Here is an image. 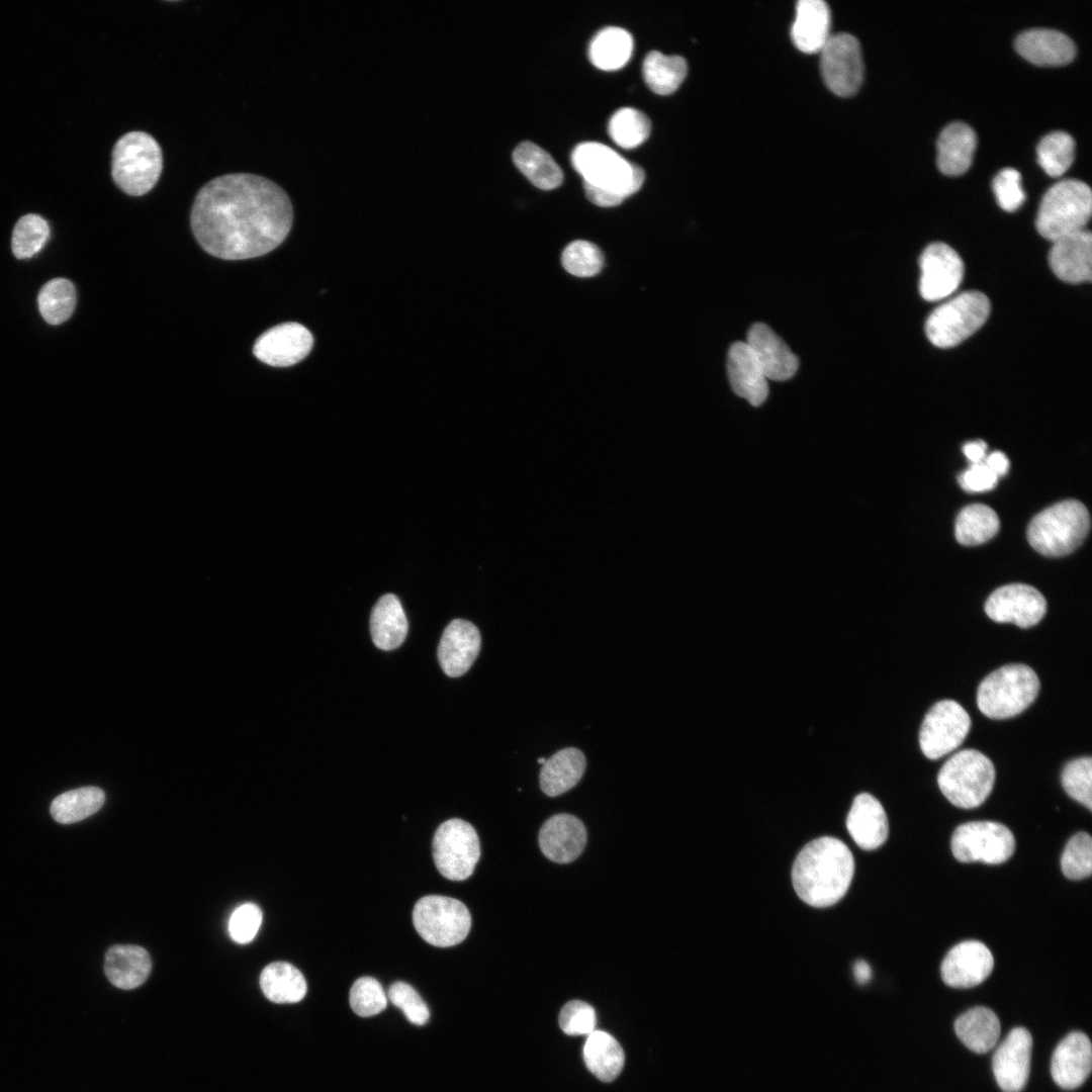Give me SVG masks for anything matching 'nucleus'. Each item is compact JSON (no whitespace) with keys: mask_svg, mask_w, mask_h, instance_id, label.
I'll use <instances>...</instances> for the list:
<instances>
[{"mask_svg":"<svg viewBox=\"0 0 1092 1092\" xmlns=\"http://www.w3.org/2000/svg\"><path fill=\"white\" fill-rule=\"evenodd\" d=\"M291 201L273 181L250 173L216 177L195 196L190 225L200 247L225 260L263 256L290 232Z\"/></svg>","mask_w":1092,"mask_h":1092,"instance_id":"obj_1","label":"nucleus"},{"mask_svg":"<svg viewBox=\"0 0 1092 1092\" xmlns=\"http://www.w3.org/2000/svg\"><path fill=\"white\" fill-rule=\"evenodd\" d=\"M854 859L847 845L831 836L812 840L798 853L792 870L797 895L808 905L827 907L847 892Z\"/></svg>","mask_w":1092,"mask_h":1092,"instance_id":"obj_2","label":"nucleus"},{"mask_svg":"<svg viewBox=\"0 0 1092 1092\" xmlns=\"http://www.w3.org/2000/svg\"><path fill=\"white\" fill-rule=\"evenodd\" d=\"M574 169L582 176L587 198L602 207L621 204L637 192L645 179L644 170L599 142H583L571 154Z\"/></svg>","mask_w":1092,"mask_h":1092,"instance_id":"obj_3","label":"nucleus"},{"mask_svg":"<svg viewBox=\"0 0 1092 1092\" xmlns=\"http://www.w3.org/2000/svg\"><path fill=\"white\" fill-rule=\"evenodd\" d=\"M1090 529V515L1079 500L1066 499L1038 513L1029 523L1027 539L1044 556L1060 557L1076 550Z\"/></svg>","mask_w":1092,"mask_h":1092,"instance_id":"obj_4","label":"nucleus"},{"mask_svg":"<svg viewBox=\"0 0 1092 1092\" xmlns=\"http://www.w3.org/2000/svg\"><path fill=\"white\" fill-rule=\"evenodd\" d=\"M163 169L160 145L148 132L133 130L120 136L112 151L111 175L124 193L141 196L151 191Z\"/></svg>","mask_w":1092,"mask_h":1092,"instance_id":"obj_5","label":"nucleus"},{"mask_svg":"<svg viewBox=\"0 0 1092 1092\" xmlns=\"http://www.w3.org/2000/svg\"><path fill=\"white\" fill-rule=\"evenodd\" d=\"M1038 691L1039 679L1031 667L1021 663L1006 664L981 681L977 705L991 719H1007L1028 708Z\"/></svg>","mask_w":1092,"mask_h":1092,"instance_id":"obj_6","label":"nucleus"},{"mask_svg":"<svg viewBox=\"0 0 1092 1092\" xmlns=\"http://www.w3.org/2000/svg\"><path fill=\"white\" fill-rule=\"evenodd\" d=\"M1091 209V189L1085 182L1073 178L1060 180L1041 198L1036 229L1043 238L1054 242L1085 230Z\"/></svg>","mask_w":1092,"mask_h":1092,"instance_id":"obj_7","label":"nucleus"},{"mask_svg":"<svg viewBox=\"0 0 1092 1092\" xmlns=\"http://www.w3.org/2000/svg\"><path fill=\"white\" fill-rule=\"evenodd\" d=\"M995 767L981 751L964 749L941 766L937 783L941 793L954 806L973 809L989 797L995 783Z\"/></svg>","mask_w":1092,"mask_h":1092,"instance_id":"obj_8","label":"nucleus"},{"mask_svg":"<svg viewBox=\"0 0 1092 1092\" xmlns=\"http://www.w3.org/2000/svg\"><path fill=\"white\" fill-rule=\"evenodd\" d=\"M990 309L984 293L976 290L960 293L930 313L925 323L926 336L936 347L957 346L984 325Z\"/></svg>","mask_w":1092,"mask_h":1092,"instance_id":"obj_9","label":"nucleus"},{"mask_svg":"<svg viewBox=\"0 0 1092 1092\" xmlns=\"http://www.w3.org/2000/svg\"><path fill=\"white\" fill-rule=\"evenodd\" d=\"M413 923L425 941L434 946L448 947L465 939L471 927V916L461 901L429 895L416 903Z\"/></svg>","mask_w":1092,"mask_h":1092,"instance_id":"obj_10","label":"nucleus"},{"mask_svg":"<svg viewBox=\"0 0 1092 1092\" xmlns=\"http://www.w3.org/2000/svg\"><path fill=\"white\" fill-rule=\"evenodd\" d=\"M434 862L439 873L451 881L469 878L480 856L479 838L468 822L453 818L443 822L432 841Z\"/></svg>","mask_w":1092,"mask_h":1092,"instance_id":"obj_11","label":"nucleus"},{"mask_svg":"<svg viewBox=\"0 0 1092 1092\" xmlns=\"http://www.w3.org/2000/svg\"><path fill=\"white\" fill-rule=\"evenodd\" d=\"M1015 849L1012 832L994 821H974L957 827L951 837L953 856L962 862L982 861L999 864Z\"/></svg>","mask_w":1092,"mask_h":1092,"instance_id":"obj_12","label":"nucleus"},{"mask_svg":"<svg viewBox=\"0 0 1092 1092\" xmlns=\"http://www.w3.org/2000/svg\"><path fill=\"white\" fill-rule=\"evenodd\" d=\"M824 83L837 96L853 95L863 79V62L858 39L845 32L831 34L820 51Z\"/></svg>","mask_w":1092,"mask_h":1092,"instance_id":"obj_13","label":"nucleus"},{"mask_svg":"<svg viewBox=\"0 0 1092 1092\" xmlns=\"http://www.w3.org/2000/svg\"><path fill=\"white\" fill-rule=\"evenodd\" d=\"M971 718L956 701L942 700L926 713L919 731V745L929 759H937L958 748L971 729Z\"/></svg>","mask_w":1092,"mask_h":1092,"instance_id":"obj_14","label":"nucleus"},{"mask_svg":"<svg viewBox=\"0 0 1092 1092\" xmlns=\"http://www.w3.org/2000/svg\"><path fill=\"white\" fill-rule=\"evenodd\" d=\"M985 612L997 623H1013L1020 628H1029L1043 618L1046 601L1031 585L1011 583L998 587L989 596Z\"/></svg>","mask_w":1092,"mask_h":1092,"instance_id":"obj_15","label":"nucleus"},{"mask_svg":"<svg viewBox=\"0 0 1092 1092\" xmlns=\"http://www.w3.org/2000/svg\"><path fill=\"white\" fill-rule=\"evenodd\" d=\"M921 270L920 295L927 301H937L951 295L964 277L960 255L944 243L928 245L919 259Z\"/></svg>","mask_w":1092,"mask_h":1092,"instance_id":"obj_16","label":"nucleus"},{"mask_svg":"<svg viewBox=\"0 0 1092 1092\" xmlns=\"http://www.w3.org/2000/svg\"><path fill=\"white\" fill-rule=\"evenodd\" d=\"M313 337L301 324L284 323L264 332L255 342L254 355L274 367H288L302 361L311 351Z\"/></svg>","mask_w":1092,"mask_h":1092,"instance_id":"obj_17","label":"nucleus"},{"mask_svg":"<svg viewBox=\"0 0 1092 1092\" xmlns=\"http://www.w3.org/2000/svg\"><path fill=\"white\" fill-rule=\"evenodd\" d=\"M1032 1037L1024 1027L1013 1028L996 1049L992 1067L998 1086L1004 1092H1021L1030 1070Z\"/></svg>","mask_w":1092,"mask_h":1092,"instance_id":"obj_18","label":"nucleus"},{"mask_svg":"<svg viewBox=\"0 0 1092 1092\" xmlns=\"http://www.w3.org/2000/svg\"><path fill=\"white\" fill-rule=\"evenodd\" d=\"M993 968L994 958L986 944L978 940H965L946 953L940 973L949 987L972 988L985 981Z\"/></svg>","mask_w":1092,"mask_h":1092,"instance_id":"obj_19","label":"nucleus"},{"mask_svg":"<svg viewBox=\"0 0 1092 1092\" xmlns=\"http://www.w3.org/2000/svg\"><path fill=\"white\" fill-rule=\"evenodd\" d=\"M1049 264L1055 275L1068 283L1090 282L1092 277V236L1082 230L1053 242Z\"/></svg>","mask_w":1092,"mask_h":1092,"instance_id":"obj_20","label":"nucleus"},{"mask_svg":"<svg viewBox=\"0 0 1092 1092\" xmlns=\"http://www.w3.org/2000/svg\"><path fill=\"white\" fill-rule=\"evenodd\" d=\"M481 637L477 627L463 619L451 621L443 631L438 646V659L443 671L451 677L464 674L479 653Z\"/></svg>","mask_w":1092,"mask_h":1092,"instance_id":"obj_21","label":"nucleus"},{"mask_svg":"<svg viewBox=\"0 0 1092 1092\" xmlns=\"http://www.w3.org/2000/svg\"><path fill=\"white\" fill-rule=\"evenodd\" d=\"M1092 1069V1046L1088 1036L1080 1031L1066 1035L1054 1051L1051 1074L1058 1086L1072 1090L1081 1086Z\"/></svg>","mask_w":1092,"mask_h":1092,"instance_id":"obj_22","label":"nucleus"},{"mask_svg":"<svg viewBox=\"0 0 1092 1092\" xmlns=\"http://www.w3.org/2000/svg\"><path fill=\"white\" fill-rule=\"evenodd\" d=\"M745 343L753 352L767 380H788L796 374L799 367L798 357L765 324H753Z\"/></svg>","mask_w":1092,"mask_h":1092,"instance_id":"obj_23","label":"nucleus"},{"mask_svg":"<svg viewBox=\"0 0 1092 1092\" xmlns=\"http://www.w3.org/2000/svg\"><path fill=\"white\" fill-rule=\"evenodd\" d=\"M586 843L583 823L570 814L550 817L539 831V845L543 854L558 863H567L580 855Z\"/></svg>","mask_w":1092,"mask_h":1092,"instance_id":"obj_24","label":"nucleus"},{"mask_svg":"<svg viewBox=\"0 0 1092 1092\" xmlns=\"http://www.w3.org/2000/svg\"><path fill=\"white\" fill-rule=\"evenodd\" d=\"M727 375L733 391L754 406L768 395V383L753 352L745 342L731 345L727 357Z\"/></svg>","mask_w":1092,"mask_h":1092,"instance_id":"obj_25","label":"nucleus"},{"mask_svg":"<svg viewBox=\"0 0 1092 1092\" xmlns=\"http://www.w3.org/2000/svg\"><path fill=\"white\" fill-rule=\"evenodd\" d=\"M1016 51L1036 65H1064L1076 54L1074 41L1066 33L1046 27L1029 28L1019 33L1015 40Z\"/></svg>","mask_w":1092,"mask_h":1092,"instance_id":"obj_26","label":"nucleus"},{"mask_svg":"<svg viewBox=\"0 0 1092 1092\" xmlns=\"http://www.w3.org/2000/svg\"><path fill=\"white\" fill-rule=\"evenodd\" d=\"M846 828L862 849L872 850L884 844L889 834V823L879 800L868 793L857 795L847 815Z\"/></svg>","mask_w":1092,"mask_h":1092,"instance_id":"obj_27","label":"nucleus"},{"mask_svg":"<svg viewBox=\"0 0 1092 1092\" xmlns=\"http://www.w3.org/2000/svg\"><path fill=\"white\" fill-rule=\"evenodd\" d=\"M831 12L822 0H800L796 6V18L791 36L794 44L803 53H820L830 34Z\"/></svg>","mask_w":1092,"mask_h":1092,"instance_id":"obj_28","label":"nucleus"},{"mask_svg":"<svg viewBox=\"0 0 1092 1092\" xmlns=\"http://www.w3.org/2000/svg\"><path fill=\"white\" fill-rule=\"evenodd\" d=\"M152 962L148 951L139 945L116 944L111 946L104 962V972L109 982L123 990L141 986L149 977Z\"/></svg>","mask_w":1092,"mask_h":1092,"instance_id":"obj_29","label":"nucleus"},{"mask_svg":"<svg viewBox=\"0 0 1092 1092\" xmlns=\"http://www.w3.org/2000/svg\"><path fill=\"white\" fill-rule=\"evenodd\" d=\"M977 136L963 121H952L943 127L937 140V166L947 175H959L972 163Z\"/></svg>","mask_w":1092,"mask_h":1092,"instance_id":"obj_30","label":"nucleus"},{"mask_svg":"<svg viewBox=\"0 0 1092 1092\" xmlns=\"http://www.w3.org/2000/svg\"><path fill=\"white\" fill-rule=\"evenodd\" d=\"M408 629L399 599L393 594L382 596L372 609L370 633L375 646L392 650L400 646Z\"/></svg>","mask_w":1092,"mask_h":1092,"instance_id":"obj_31","label":"nucleus"},{"mask_svg":"<svg viewBox=\"0 0 1092 1092\" xmlns=\"http://www.w3.org/2000/svg\"><path fill=\"white\" fill-rule=\"evenodd\" d=\"M585 756L575 747L563 748L546 759L540 771V787L550 797L572 789L585 769Z\"/></svg>","mask_w":1092,"mask_h":1092,"instance_id":"obj_32","label":"nucleus"},{"mask_svg":"<svg viewBox=\"0 0 1092 1092\" xmlns=\"http://www.w3.org/2000/svg\"><path fill=\"white\" fill-rule=\"evenodd\" d=\"M954 1030L968 1049L984 1054L991 1051L997 1043L1001 1026L993 1010L985 1006H976L957 1018Z\"/></svg>","mask_w":1092,"mask_h":1092,"instance_id":"obj_33","label":"nucleus"},{"mask_svg":"<svg viewBox=\"0 0 1092 1092\" xmlns=\"http://www.w3.org/2000/svg\"><path fill=\"white\" fill-rule=\"evenodd\" d=\"M582 1057L588 1071L607 1083L619 1076L625 1063L624 1051L618 1040L603 1030H594L587 1035Z\"/></svg>","mask_w":1092,"mask_h":1092,"instance_id":"obj_34","label":"nucleus"},{"mask_svg":"<svg viewBox=\"0 0 1092 1092\" xmlns=\"http://www.w3.org/2000/svg\"><path fill=\"white\" fill-rule=\"evenodd\" d=\"M520 171L537 187L550 190L563 181V172L552 156L538 145L524 141L513 152Z\"/></svg>","mask_w":1092,"mask_h":1092,"instance_id":"obj_35","label":"nucleus"},{"mask_svg":"<svg viewBox=\"0 0 1092 1092\" xmlns=\"http://www.w3.org/2000/svg\"><path fill=\"white\" fill-rule=\"evenodd\" d=\"M260 987L274 1003H296L303 999L307 985L302 973L286 962L266 966L260 975Z\"/></svg>","mask_w":1092,"mask_h":1092,"instance_id":"obj_36","label":"nucleus"},{"mask_svg":"<svg viewBox=\"0 0 1092 1092\" xmlns=\"http://www.w3.org/2000/svg\"><path fill=\"white\" fill-rule=\"evenodd\" d=\"M633 51L632 34L620 26H606L592 38L588 47L590 62L602 70L612 71L625 66Z\"/></svg>","mask_w":1092,"mask_h":1092,"instance_id":"obj_37","label":"nucleus"},{"mask_svg":"<svg viewBox=\"0 0 1092 1092\" xmlns=\"http://www.w3.org/2000/svg\"><path fill=\"white\" fill-rule=\"evenodd\" d=\"M642 72L645 83L653 92L668 95L685 80L688 64L680 56H667L658 51H650L644 58Z\"/></svg>","mask_w":1092,"mask_h":1092,"instance_id":"obj_38","label":"nucleus"},{"mask_svg":"<svg viewBox=\"0 0 1092 1092\" xmlns=\"http://www.w3.org/2000/svg\"><path fill=\"white\" fill-rule=\"evenodd\" d=\"M996 512L983 504H972L961 510L956 520L954 534L965 546H976L992 539L999 530Z\"/></svg>","mask_w":1092,"mask_h":1092,"instance_id":"obj_39","label":"nucleus"},{"mask_svg":"<svg viewBox=\"0 0 1092 1092\" xmlns=\"http://www.w3.org/2000/svg\"><path fill=\"white\" fill-rule=\"evenodd\" d=\"M104 800V792L96 787L71 790L54 799L51 814L59 823H75L96 813Z\"/></svg>","mask_w":1092,"mask_h":1092,"instance_id":"obj_40","label":"nucleus"},{"mask_svg":"<svg viewBox=\"0 0 1092 1092\" xmlns=\"http://www.w3.org/2000/svg\"><path fill=\"white\" fill-rule=\"evenodd\" d=\"M37 302L43 320L51 325H60L66 322L74 311L75 287L68 279H52L41 287Z\"/></svg>","mask_w":1092,"mask_h":1092,"instance_id":"obj_41","label":"nucleus"},{"mask_svg":"<svg viewBox=\"0 0 1092 1092\" xmlns=\"http://www.w3.org/2000/svg\"><path fill=\"white\" fill-rule=\"evenodd\" d=\"M651 131V121L641 110L621 107L609 119L608 132L620 147L631 149L645 142Z\"/></svg>","mask_w":1092,"mask_h":1092,"instance_id":"obj_42","label":"nucleus"},{"mask_svg":"<svg viewBox=\"0 0 1092 1092\" xmlns=\"http://www.w3.org/2000/svg\"><path fill=\"white\" fill-rule=\"evenodd\" d=\"M1075 142L1064 130L1046 133L1039 141L1036 153L1041 168L1051 176L1062 175L1074 160Z\"/></svg>","mask_w":1092,"mask_h":1092,"instance_id":"obj_43","label":"nucleus"},{"mask_svg":"<svg viewBox=\"0 0 1092 1092\" xmlns=\"http://www.w3.org/2000/svg\"><path fill=\"white\" fill-rule=\"evenodd\" d=\"M50 236L48 221L38 214L28 213L21 216L12 232L11 249L18 259H27L37 254L46 245Z\"/></svg>","mask_w":1092,"mask_h":1092,"instance_id":"obj_44","label":"nucleus"},{"mask_svg":"<svg viewBox=\"0 0 1092 1092\" xmlns=\"http://www.w3.org/2000/svg\"><path fill=\"white\" fill-rule=\"evenodd\" d=\"M564 269L577 277L597 275L604 266V256L595 244L577 240L564 249L561 256Z\"/></svg>","mask_w":1092,"mask_h":1092,"instance_id":"obj_45","label":"nucleus"},{"mask_svg":"<svg viewBox=\"0 0 1092 1092\" xmlns=\"http://www.w3.org/2000/svg\"><path fill=\"white\" fill-rule=\"evenodd\" d=\"M1062 872L1070 880H1082L1092 872V839L1087 832L1073 835L1061 858Z\"/></svg>","mask_w":1092,"mask_h":1092,"instance_id":"obj_46","label":"nucleus"},{"mask_svg":"<svg viewBox=\"0 0 1092 1092\" xmlns=\"http://www.w3.org/2000/svg\"><path fill=\"white\" fill-rule=\"evenodd\" d=\"M1062 786L1075 801L1092 810V758L1073 759L1064 767Z\"/></svg>","mask_w":1092,"mask_h":1092,"instance_id":"obj_47","label":"nucleus"},{"mask_svg":"<svg viewBox=\"0 0 1092 1092\" xmlns=\"http://www.w3.org/2000/svg\"><path fill=\"white\" fill-rule=\"evenodd\" d=\"M349 1001L352 1010L357 1015L370 1017L386 1008L387 995L376 979L361 977L353 983Z\"/></svg>","mask_w":1092,"mask_h":1092,"instance_id":"obj_48","label":"nucleus"},{"mask_svg":"<svg viewBox=\"0 0 1092 1092\" xmlns=\"http://www.w3.org/2000/svg\"><path fill=\"white\" fill-rule=\"evenodd\" d=\"M390 1002L401 1009L407 1020L416 1025L429 1021L430 1010L420 994L404 982L393 983L387 992Z\"/></svg>","mask_w":1092,"mask_h":1092,"instance_id":"obj_49","label":"nucleus"},{"mask_svg":"<svg viewBox=\"0 0 1092 1092\" xmlns=\"http://www.w3.org/2000/svg\"><path fill=\"white\" fill-rule=\"evenodd\" d=\"M558 1020L560 1028L567 1035H588L596 1030V1011L592 1005L580 1000L567 1002Z\"/></svg>","mask_w":1092,"mask_h":1092,"instance_id":"obj_50","label":"nucleus"},{"mask_svg":"<svg viewBox=\"0 0 1092 1092\" xmlns=\"http://www.w3.org/2000/svg\"><path fill=\"white\" fill-rule=\"evenodd\" d=\"M992 186L999 205L1006 211L1017 209L1025 199L1021 175L1014 168L1001 169L994 177Z\"/></svg>","mask_w":1092,"mask_h":1092,"instance_id":"obj_51","label":"nucleus"},{"mask_svg":"<svg viewBox=\"0 0 1092 1092\" xmlns=\"http://www.w3.org/2000/svg\"><path fill=\"white\" fill-rule=\"evenodd\" d=\"M262 911L254 903H245L232 913L229 920V933L238 943H248L254 939L262 923Z\"/></svg>","mask_w":1092,"mask_h":1092,"instance_id":"obj_52","label":"nucleus"},{"mask_svg":"<svg viewBox=\"0 0 1092 1092\" xmlns=\"http://www.w3.org/2000/svg\"><path fill=\"white\" fill-rule=\"evenodd\" d=\"M997 480V475L983 461L972 463L959 476L961 487L968 492L991 490L995 487Z\"/></svg>","mask_w":1092,"mask_h":1092,"instance_id":"obj_53","label":"nucleus"},{"mask_svg":"<svg viewBox=\"0 0 1092 1092\" xmlns=\"http://www.w3.org/2000/svg\"><path fill=\"white\" fill-rule=\"evenodd\" d=\"M984 463L997 475V477L1006 474L1009 469V460L1006 455L1000 451L989 454Z\"/></svg>","mask_w":1092,"mask_h":1092,"instance_id":"obj_54","label":"nucleus"},{"mask_svg":"<svg viewBox=\"0 0 1092 1092\" xmlns=\"http://www.w3.org/2000/svg\"><path fill=\"white\" fill-rule=\"evenodd\" d=\"M986 449L987 444L982 440L968 442L963 446L964 454L972 463L982 462Z\"/></svg>","mask_w":1092,"mask_h":1092,"instance_id":"obj_55","label":"nucleus"},{"mask_svg":"<svg viewBox=\"0 0 1092 1092\" xmlns=\"http://www.w3.org/2000/svg\"><path fill=\"white\" fill-rule=\"evenodd\" d=\"M853 974L857 983L866 984L872 978V969L864 961H857L853 965Z\"/></svg>","mask_w":1092,"mask_h":1092,"instance_id":"obj_56","label":"nucleus"},{"mask_svg":"<svg viewBox=\"0 0 1092 1092\" xmlns=\"http://www.w3.org/2000/svg\"><path fill=\"white\" fill-rule=\"evenodd\" d=\"M545 761H546V758H544V757H539L538 758V763L544 764Z\"/></svg>","mask_w":1092,"mask_h":1092,"instance_id":"obj_57","label":"nucleus"}]
</instances>
